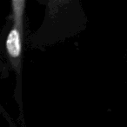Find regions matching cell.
<instances>
[{
    "mask_svg": "<svg viewBox=\"0 0 127 127\" xmlns=\"http://www.w3.org/2000/svg\"><path fill=\"white\" fill-rule=\"evenodd\" d=\"M16 23L17 25L9 32L5 41L6 51L12 60L18 59L22 54V32L20 29L22 22Z\"/></svg>",
    "mask_w": 127,
    "mask_h": 127,
    "instance_id": "1",
    "label": "cell"
}]
</instances>
